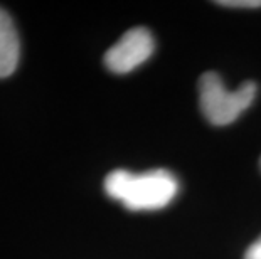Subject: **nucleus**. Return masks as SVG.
<instances>
[{
	"label": "nucleus",
	"instance_id": "f03ea898",
	"mask_svg": "<svg viewBox=\"0 0 261 259\" xmlns=\"http://www.w3.org/2000/svg\"><path fill=\"white\" fill-rule=\"evenodd\" d=\"M258 93L256 82L244 81L234 91L224 86L218 73H204L199 79V104L209 123L216 126L231 125L251 106Z\"/></svg>",
	"mask_w": 261,
	"mask_h": 259
},
{
	"label": "nucleus",
	"instance_id": "f257e3e1",
	"mask_svg": "<svg viewBox=\"0 0 261 259\" xmlns=\"http://www.w3.org/2000/svg\"><path fill=\"white\" fill-rule=\"evenodd\" d=\"M105 192L128 211H159L175 199L179 182L164 168L143 174H132L120 168L107 175Z\"/></svg>",
	"mask_w": 261,
	"mask_h": 259
},
{
	"label": "nucleus",
	"instance_id": "423d86ee",
	"mask_svg": "<svg viewBox=\"0 0 261 259\" xmlns=\"http://www.w3.org/2000/svg\"><path fill=\"white\" fill-rule=\"evenodd\" d=\"M244 259H261V236L248 247L246 254H244Z\"/></svg>",
	"mask_w": 261,
	"mask_h": 259
},
{
	"label": "nucleus",
	"instance_id": "20e7f679",
	"mask_svg": "<svg viewBox=\"0 0 261 259\" xmlns=\"http://www.w3.org/2000/svg\"><path fill=\"white\" fill-rule=\"evenodd\" d=\"M19 56L20 44L12 17L0 7V78H7L17 69Z\"/></svg>",
	"mask_w": 261,
	"mask_h": 259
},
{
	"label": "nucleus",
	"instance_id": "0eeeda50",
	"mask_svg": "<svg viewBox=\"0 0 261 259\" xmlns=\"http://www.w3.org/2000/svg\"><path fill=\"white\" fill-rule=\"evenodd\" d=\"M259 165H261V160H259Z\"/></svg>",
	"mask_w": 261,
	"mask_h": 259
},
{
	"label": "nucleus",
	"instance_id": "7ed1b4c3",
	"mask_svg": "<svg viewBox=\"0 0 261 259\" xmlns=\"http://www.w3.org/2000/svg\"><path fill=\"white\" fill-rule=\"evenodd\" d=\"M153 51L155 41L152 32L145 27H135L126 31L120 41L108 49L105 54V66L115 74H126L145 63Z\"/></svg>",
	"mask_w": 261,
	"mask_h": 259
},
{
	"label": "nucleus",
	"instance_id": "39448f33",
	"mask_svg": "<svg viewBox=\"0 0 261 259\" xmlns=\"http://www.w3.org/2000/svg\"><path fill=\"white\" fill-rule=\"evenodd\" d=\"M223 7H248V9H256L261 7V0H221L216 2Z\"/></svg>",
	"mask_w": 261,
	"mask_h": 259
}]
</instances>
